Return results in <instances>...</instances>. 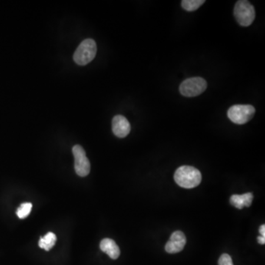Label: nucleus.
I'll return each instance as SVG.
<instances>
[{"label":"nucleus","mask_w":265,"mask_h":265,"mask_svg":"<svg viewBox=\"0 0 265 265\" xmlns=\"http://www.w3.org/2000/svg\"><path fill=\"white\" fill-rule=\"evenodd\" d=\"M176 183L180 187L186 189L194 188L202 180L200 172L190 166H182L177 169L174 175Z\"/></svg>","instance_id":"nucleus-1"},{"label":"nucleus","mask_w":265,"mask_h":265,"mask_svg":"<svg viewBox=\"0 0 265 265\" xmlns=\"http://www.w3.org/2000/svg\"><path fill=\"white\" fill-rule=\"evenodd\" d=\"M97 50L95 41L91 38H87L83 41L77 47L73 56V59L78 65H87L95 58Z\"/></svg>","instance_id":"nucleus-2"},{"label":"nucleus","mask_w":265,"mask_h":265,"mask_svg":"<svg viewBox=\"0 0 265 265\" xmlns=\"http://www.w3.org/2000/svg\"><path fill=\"white\" fill-rule=\"evenodd\" d=\"M233 14L236 21L243 27H248L254 21L256 12L253 5L246 0H240L235 5Z\"/></svg>","instance_id":"nucleus-3"},{"label":"nucleus","mask_w":265,"mask_h":265,"mask_svg":"<svg viewBox=\"0 0 265 265\" xmlns=\"http://www.w3.org/2000/svg\"><path fill=\"white\" fill-rule=\"evenodd\" d=\"M255 113L256 109L250 105H234L228 111V117L232 123L243 124L250 121Z\"/></svg>","instance_id":"nucleus-4"},{"label":"nucleus","mask_w":265,"mask_h":265,"mask_svg":"<svg viewBox=\"0 0 265 265\" xmlns=\"http://www.w3.org/2000/svg\"><path fill=\"white\" fill-rule=\"evenodd\" d=\"M207 88V83L202 77H192L181 83L179 90L185 97H193L200 95Z\"/></svg>","instance_id":"nucleus-5"},{"label":"nucleus","mask_w":265,"mask_h":265,"mask_svg":"<svg viewBox=\"0 0 265 265\" xmlns=\"http://www.w3.org/2000/svg\"><path fill=\"white\" fill-rule=\"evenodd\" d=\"M72 153L74 157V170L77 175L81 177L88 176L91 170V164L84 149L77 144L73 147Z\"/></svg>","instance_id":"nucleus-6"},{"label":"nucleus","mask_w":265,"mask_h":265,"mask_svg":"<svg viewBox=\"0 0 265 265\" xmlns=\"http://www.w3.org/2000/svg\"><path fill=\"white\" fill-rule=\"evenodd\" d=\"M187 243V238L180 230L174 232L170 236V240L165 246L166 251L168 253H177L184 248Z\"/></svg>","instance_id":"nucleus-7"},{"label":"nucleus","mask_w":265,"mask_h":265,"mask_svg":"<svg viewBox=\"0 0 265 265\" xmlns=\"http://www.w3.org/2000/svg\"><path fill=\"white\" fill-rule=\"evenodd\" d=\"M130 124L128 120L122 115H117L113 118L112 130L118 138H124L130 132Z\"/></svg>","instance_id":"nucleus-8"},{"label":"nucleus","mask_w":265,"mask_h":265,"mask_svg":"<svg viewBox=\"0 0 265 265\" xmlns=\"http://www.w3.org/2000/svg\"><path fill=\"white\" fill-rule=\"evenodd\" d=\"M100 247L102 251L108 254L109 257L112 259H118L120 256V247H118L117 243L111 239H108V238L103 239L100 243Z\"/></svg>","instance_id":"nucleus-9"},{"label":"nucleus","mask_w":265,"mask_h":265,"mask_svg":"<svg viewBox=\"0 0 265 265\" xmlns=\"http://www.w3.org/2000/svg\"><path fill=\"white\" fill-rule=\"evenodd\" d=\"M253 198V194L250 193L243 194H233L230 197V203L236 209H242L244 207H250Z\"/></svg>","instance_id":"nucleus-10"},{"label":"nucleus","mask_w":265,"mask_h":265,"mask_svg":"<svg viewBox=\"0 0 265 265\" xmlns=\"http://www.w3.org/2000/svg\"><path fill=\"white\" fill-rule=\"evenodd\" d=\"M56 240L57 237L55 233L49 232L45 236L41 237L38 242V246L41 248L49 251L53 248V246H55Z\"/></svg>","instance_id":"nucleus-11"},{"label":"nucleus","mask_w":265,"mask_h":265,"mask_svg":"<svg viewBox=\"0 0 265 265\" xmlns=\"http://www.w3.org/2000/svg\"><path fill=\"white\" fill-rule=\"evenodd\" d=\"M204 3V0H183L181 6L185 11H194Z\"/></svg>","instance_id":"nucleus-12"},{"label":"nucleus","mask_w":265,"mask_h":265,"mask_svg":"<svg viewBox=\"0 0 265 265\" xmlns=\"http://www.w3.org/2000/svg\"><path fill=\"white\" fill-rule=\"evenodd\" d=\"M33 205L31 203H24L18 208L17 214L20 219H24L29 215L32 210Z\"/></svg>","instance_id":"nucleus-13"},{"label":"nucleus","mask_w":265,"mask_h":265,"mask_svg":"<svg viewBox=\"0 0 265 265\" xmlns=\"http://www.w3.org/2000/svg\"><path fill=\"white\" fill-rule=\"evenodd\" d=\"M219 265H233L231 257L227 253H224L220 256L218 261Z\"/></svg>","instance_id":"nucleus-14"},{"label":"nucleus","mask_w":265,"mask_h":265,"mask_svg":"<svg viewBox=\"0 0 265 265\" xmlns=\"http://www.w3.org/2000/svg\"><path fill=\"white\" fill-rule=\"evenodd\" d=\"M259 233H260L261 236H264L265 237V225H262L259 228Z\"/></svg>","instance_id":"nucleus-15"},{"label":"nucleus","mask_w":265,"mask_h":265,"mask_svg":"<svg viewBox=\"0 0 265 265\" xmlns=\"http://www.w3.org/2000/svg\"><path fill=\"white\" fill-rule=\"evenodd\" d=\"M257 240H258V243H259V244H261V245L265 244V237H264V236H259V237L257 238Z\"/></svg>","instance_id":"nucleus-16"}]
</instances>
